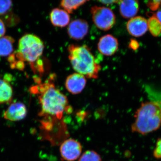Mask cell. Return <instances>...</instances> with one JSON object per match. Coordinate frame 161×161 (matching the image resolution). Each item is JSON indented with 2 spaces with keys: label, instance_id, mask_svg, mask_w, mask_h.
Masks as SVG:
<instances>
[{
  "label": "cell",
  "instance_id": "7c38bea8",
  "mask_svg": "<svg viewBox=\"0 0 161 161\" xmlns=\"http://www.w3.org/2000/svg\"><path fill=\"white\" fill-rule=\"evenodd\" d=\"M120 14L125 19H132L137 14L139 8L138 2L134 0L119 1Z\"/></svg>",
  "mask_w": 161,
  "mask_h": 161
},
{
  "label": "cell",
  "instance_id": "cb8c5ba5",
  "mask_svg": "<svg viewBox=\"0 0 161 161\" xmlns=\"http://www.w3.org/2000/svg\"><path fill=\"white\" fill-rule=\"evenodd\" d=\"M99 3L104 4V5H110L115 3H119V1H99Z\"/></svg>",
  "mask_w": 161,
  "mask_h": 161
},
{
  "label": "cell",
  "instance_id": "5b68a950",
  "mask_svg": "<svg viewBox=\"0 0 161 161\" xmlns=\"http://www.w3.org/2000/svg\"><path fill=\"white\" fill-rule=\"evenodd\" d=\"M91 13L93 22L98 29L107 31L115 24L116 18L110 8L95 6L91 8Z\"/></svg>",
  "mask_w": 161,
  "mask_h": 161
},
{
  "label": "cell",
  "instance_id": "9a60e30c",
  "mask_svg": "<svg viewBox=\"0 0 161 161\" xmlns=\"http://www.w3.org/2000/svg\"><path fill=\"white\" fill-rule=\"evenodd\" d=\"M144 89L148 99L158 105L161 109V89L148 84L144 85Z\"/></svg>",
  "mask_w": 161,
  "mask_h": 161
},
{
  "label": "cell",
  "instance_id": "9c48e42d",
  "mask_svg": "<svg viewBox=\"0 0 161 161\" xmlns=\"http://www.w3.org/2000/svg\"><path fill=\"white\" fill-rule=\"evenodd\" d=\"M126 27L131 36L136 37L142 36L148 30L147 20L142 17H134L128 21Z\"/></svg>",
  "mask_w": 161,
  "mask_h": 161
},
{
  "label": "cell",
  "instance_id": "ba28073f",
  "mask_svg": "<svg viewBox=\"0 0 161 161\" xmlns=\"http://www.w3.org/2000/svg\"><path fill=\"white\" fill-rule=\"evenodd\" d=\"M86 79L83 75L78 73H74L69 75L65 80V86L71 94H80L85 87Z\"/></svg>",
  "mask_w": 161,
  "mask_h": 161
},
{
  "label": "cell",
  "instance_id": "8992f818",
  "mask_svg": "<svg viewBox=\"0 0 161 161\" xmlns=\"http://www.w3.org/2000/svg\"><path fill=\"white\" fill-rule=\"evenodd\" d=\"M82 147L78 141L69 138L60 145V152L61 158L66 161H74L79 158L82 153Z\"/></svg>",
  "mask_w": 161,
  "mask_h": 161
},
{
  "label": "cell",
  "instance_id": "3957f363",
  "mask_svg": "<svg viewBox=\"0 0 161 161\" xmlns=\"http://www.w3.org/2000/svg\"><path fill=\"white\" fill-rule=\"evenodd\" d=\"M134 116L135 121L131 125L132 132L146 135L160 128L161 109L152 102L142 103Z\"/></svg>",
  "mask_w": 161,
  "mask_h": 161
},
{
  "label": "cell",
  "instance_id": "603a6c76",
  "mask_svg": "<svg viewBox=\"0 0 161 161\" xmlns=\"http://www.w3.org/2000/svg\"><path fill=\"white\" fill-rule=\"evenodd\" d=\"M6 27L3 20L0 19V38L3 37L6 33Z\"/></svg>",
  "mask_w": 161,
  "mask_h": 161
},
{
  "label": "cell",
  "instance_id": "277c9868",
  "mask_svg": "<svg viewBox=\"0 0 161 161\" xmlns=\"http://www.w3.org/2000/svg\"><path fill=\"white\" fill-rule=\"evenodd\" d=\"M18 58L20 60L34 63L43 54L44 44L37 36L28 34L19 40Z\"/></svg>",
  "mask_w": 161,
  "mask_h": 161
},
{
  "label": "cell",
  "instance_id": "5bb4252c",
  "mask_svg": "<svg viewBox=\"0 0 161 161\" xmlns=\"http://www.w3.org/2000/svg\"><path fill=\"white\" fill-rule=\"evenodd\" d=\"M13 89L8 82L0 79V104L8 103L13 97Z\"/></svg>",
  "mask_w": 161,
  "mask_h": 161
},
{
  "label": "cell",
  "instance_id": "2e32d148",
  "mask_svg": "<svg viewBox=\"0 0 161 161\" xmlns=\"http://www.w3.org/2000/svg\"><path fill=\"white\" fill-rule=\"evenodd\" d=\"M14 40L9 36L0 38V56L7 57L13 51V43Z\"/></svg>",
  "mask_w": 161,
  "mask_h": 161
},
{
  "label": "cell",
  "instance_id": "30bf717a",
  "mask_svg": "<svg viewBox=\"0 0 161 161\" xmlns=\"http://www.w3.org/2000/svg\"><path fill=\"white\" fill-rule=\"evenodd\" d=\"M118 40L111 35L102 37L98 42V48L101 53L107 56L114 55L118 50Z\"/></svg>",
  "mask_w": 161,
  "mask_h": 161
},
{
  "label": "cell",
  "instance_id": "8fae6325",
  "mask_svg": "<svg viewBox=\"0 0 161 161\" xmlns=\"http://www.w3.org/2000/svg\"><path fill=\"white\" fill-rule=\"evenodd\" d=\"M27 109L24 104L20 102L12 103L4 112V118L10 121L22 120L26 117Z\"/></svg>",
  "mask_w": 161,
  "mask_h": 161
},
{
  "label": "cell",
  "instance_id": "7a4b0ae2",
  "mask_svg": "<svg viewBox=\"0 0 161 161\" xmlns=\"http://www.w3.org/2000/svg\"><path fill=\"white\" fill-rule=\"evenodd\" d=\"M68 52L70 62L77 73L87 78H98L101 67L88 47L70 44Z\"/></svg>",
  "mask_w": 161,
  "mask_h": 161
},
{
  "label": "cell",
  "instance_id": "7402d4cb",
  "mask_svg": "<svg viewBox=\"0 0 161 161\" xmlns=\"http://www.w3.org/2000/svg\"><path fill=\"white\" fill-rule=\"evenodd\" d=\"M161 5V1H153L149 2L147 4V6L153 10H155L158 9L159 6Z\"/></svg>",
  "mask_w": 161,
  "mask_h": 161
},
{
  "label": "cell",
  "instance_id": "d6986e66",
  "mask_svg": "<svg viewBox=\"0 0 161 161\" xmlns=\"http://www.w3.org/2000/svg\"><path fill=\"white\" fill-rule=\"evenodd\" d=\"M78 161H102L100 155L94 150H88L84 152Z\"/></svg>",
  "mask_w": 161,
  "mask_h": 161
},
{
  "label": "cell",
  "instance_id": "e0dca14e",
  "mask_svg": "<svg viewBox=\"0 0 161 161\" xmlns=\"http://www.w3.org/2000/svg\"><path fill=\"white\" fill-rule=\"evenodd\" d=\"M87 2V1L63 0L60 2V6L67 12L72 14Z\"/></svg>",
  "mask_w": 161,
  "mask_h": 161
},
{
  "label": "cell",
  "instance_id": "d4e9b609",
  "mask_svg": "<svg viewBox=\"0 0 161 161\" xmlns=\"http://www.w3.org/2000/svg\"><path fill=\"white\" fill-rule=\"evenodd\" d=\"M155 16L159 20L160 22H161V9L157 12Z\"/></svg>",
  "mask_w": 161,
  "mask_h": 161
},
{
  "label": "cell",
  "instance_id": "52a82bcc",
  "mask_svg": "<svg viewBox=\"0 0 161 161\" xmlns=\"http://www.w3.org/2000/svg\"><path fill=\"white\" fill-rule=\"evenodd\" d=\"M88 31V23L81 19L73 20L68 27L69 36L75 40H82L87 34Z\"/></svg>",
  "mask_w": 161,
  "mask_h": 161
},
{
  "label": "cell",
  "instance_id": "44dd1931",
  "mask_svg": "<svg viewBox=\"0 0 161 161\" xmlns=\"http://www.w3.org/2000/svg\"><path fill=\"white\" fill-rule=\"evenodd\" d=\"M154 158L159 159L161 158V137L158 139L156 143L155 148L153 151Z\"/></svg>",
  "mask_w": 161,
  "mask_h": 161
},
{
  "label": "cell",
  "instance_id": "ac0fdd59",
  "mask_svg": "<svg viewBox=\"0 0 161 161\" xmlns=\"http://www.w3.org/2000/svg\"><path fill=\"white\" fill-rule=\"evenodd\" d=\"M148 29L150 33L154 37H157L161 33V22L156 18L155 15L152 16L147 20Z\"/></svg>",
  "mask_w": 161,
  "mask_h": 161
},
{
  "label": "cell",
  "instance_id": "4fadbf2b",
  "mask_svg": "<svg viewBox=\"0 0 161 161\" xmlns=\"http://www.w3.org/2000/svg\"><path fill=\"white\" fill-rule=\"evenodd\" d=\"M70 16L68 13L64 9L55 8L51 12L50 19L53 26L64 27L69 24Z\"/></svg>",
  "mask_w": 161,
  "mask_h": 161
},
{
  "label": "cell",
  "instance_id": "ffe728a7",
  "mask_svg": "<svg viewBox=\"0 0 161 161\" xmlns=\"http://www.w3.org/2000/svg\"><path fill=\"white\" fill-rule=\"evenodd\" d=\"M13 3L9 0H0V16L4 15L11 9Z\"/></svg>",
  "mask_w": 161,
  "mask_h": 161
},
{
  "label": "cell",
  "instance_id": "6da1fadb",
  "mask_svg": "<svg viewBox=\"0 0 161 161\" xmlns=\"http://www.w3.org/2000/svg\"><path fill=\"white\" fill-rule=\"evenodd\" d=\"M55 75H51L43 83H40L35 87L37 94L42 117H54L60 119L64 113L69 107L67 98L56 87Z\"/></svg>",
  "mask_w": 161,
  "mask_h": 161
}]
</instances>
